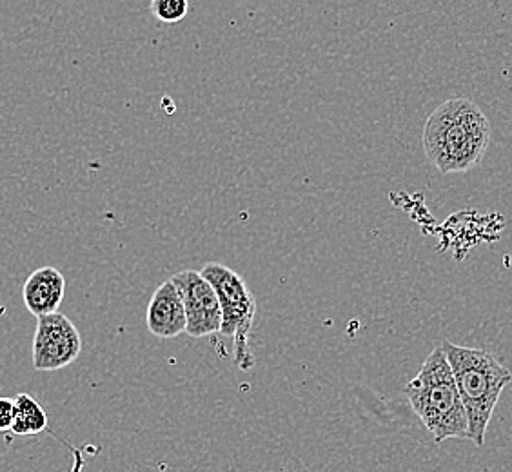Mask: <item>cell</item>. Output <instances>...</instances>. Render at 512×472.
<instances>
[{
    "label": "cell",
    "mask_w": 512,
    "mask_h": 472,
    "mask_svg": "<svg viewBox=\"0 0 512 472\" xmlns=\"http://www.w3.org/2000/svg\"><path fill=\"white\" fill-rule=\"evenodd\" d=\"M207 282L217 291L222 307V329L220 335L233 338L235 364L242 371L253 367V353L249 349V333L255 322L256 300L246 280L231 267L209 262L200 271Z\"/></svg>",
    "instance_id": "obj_4"
},
{
    "label": "cell",
    "mask_w": 512,
    "mask_h": 472,
    "mask_svg": "<svg viewBox=\"0 0 512 472\" xmlns=\"http://www.w3.org/2000/svg\"><path fill=\"white\" fill-rule=\"evenodd\" d=\"M66 295V278L59 269L46 266L33 271L22 287L24 305L31 315L44 316L57 313Z\"/></svg>",
    "instance_id": "obj_8"
},
{
    "label": "cell",
    "mask_w": 512,
    "mask_h": 472,
    "mask_svg": "<svg viewBox=\"0 0 512 472\" xmlns=\"http://www.w3.org/2000/svg\"><path fill=\"white\" fill-rule=\"evenodd\" d=\"M82 353L77 325L62 313L39 316L33 335V369L40 373L59 371L73 364Z\"/></svg>",
    "instance_id": "obj_5"
},
{
    "label": "cell",
    "mask_w": 512,
    "mask_h": 472,
    "mask_svg": "<svg viewBox=\"0 0 512 472\" xmlns=\"http://www.w3.org/2000/svg\"><path fill=\"white\" fill-rule=\"evenodd\" d=\"M149 333L157 338H177L186 333V309L177 286L169 278L151 296L146 315Z\"/></svg>",
    "instance_id": "obj_7"
},
{
    "label": "cell",
    "mask_w": 512,
    "mask_h": 472,
    "mask_svg": "<svg viewBox=\"0 0 512 472\" xmlns=\"http://www.w3.org/2000/svg\"><path fill=\"white\" fill-rule=\"evenodd\" d=\"M15 420V398H0V433H11Z\"/></svg>",
    "instance_id": "obj_11"
},
{
    "label": "cell",
    "mask_w": 512,
    "mask_h": 472,
    "mask_svg": "<svg viewBox=\"0 0 512 472\" xmlns=\"http://www.w3.org/2000/svg\"><path fill=\"white\" fill-rule=\"evenodd\" d=\"M186 309V335L193 338L220 335L222 307L217 291L198 271H180L171 276Z\"/></svg>",
    "instance_id": "obj_6"
},
{
    "label": "cell",
    "mask_w": 512,
    "mask_h": 472,
    "mask_svg": "<svg viewBox=\"0 0 512 472\" xmlns=\"http://www.w3.org/2000/svg\"><path fill=\"white\" fill-rule=\"evenodd\" d=\"M151 13L164 24H177L189 13V0H151Z\"/></svg>",
    "instance_id": "obj_10"
},
{
    "label": "cell",
    "mask_w": 512,
    "mask_h": 472,
    "mask_svg": "<svg viewBox=\"0 0 512 472\" xmlns=\"http://www.w3.org/2000/svg\"><path fill=\"white\" fill-rule=\"evenodd\" d=\"M48 429V414L28 393L15 396V420L11 433L15 436H37Z\"/></svg>",
    "instance_id": "obj_9"
},
{
    "label": "cell",
    "mask_w": 512,
    "mask_h": 472,
    "mask_svg": "<svg viewBox=\"0 0 512 472\" xmlns=\"http://www.w3.org/2000/svg\"><path fill=\"white\" fill-rule=\"evenodd\" d=\"M442 349L462 396L469 420V440L476 447H483L494 409L503 389L511 384V371L496 356L483 349L463 347L447 340Z\"/></svg>",
    "instance_id": "obj_3"
},
{
    "label": "cell",
    "mask_w": 512,
    "mask_h": 472,
    "mask_svg": "<svg viewBox=\"0 0 512 472\" xmlns=\"http://www.w3.org/2000/svg\"><path fill=\"white\" fill-rule=\"evenodd\" d=\"M493 126L471 99L445 100L427 118L422 135L425 157L442 175H460L482 164Z\"/></svg>",
    "instance_id": "obj_1"
},
{
    "label": "cell",
    "mask_w": 512,
    "mask_h": 472,
    "mask_svg": "<svg viewBox=\"0 0 512 472\" xmlns=\"http://www.w3.org/2000/svg\"><path fill=\"white\" fill-rule=\"evenodd\" d=\"M405 396L434 442L469 440V420L442 345L431 351L422 369L405 385Z\"/></svg>",
    "instance_id": "obj_2"
}]
</instances>
